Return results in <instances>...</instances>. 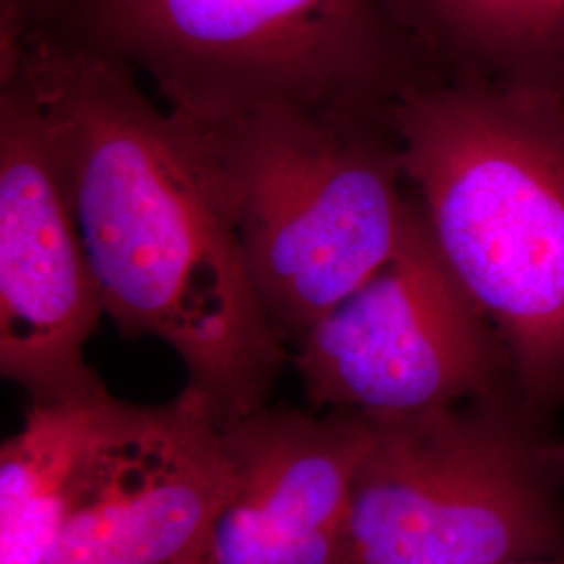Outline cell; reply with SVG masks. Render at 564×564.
<instances>
[{
    "label": "cell",
    "instance_id": "obj_5",
    "mask_svg": "<svg viewBox=\"0 0 564 564\" xmlns=\"http://www.w3.org/2000/svg\"><path fill=\"white\" fill-rule=\"evenodd\" d=\"M372 421L343 564L564 556V442L517 391Z\"/></svg>",
    "mask_w": 564,
    "mask_h": 564
},
{
    "label": "cell",
    "instance_id": "obj_10",
    "mask_svg": "<svg viewBox=\"0 0 564 564\" xmlns=\"http://www.w3.org/2000/svg\"><path fill=\"white\" fill-rule=\"evenodd\" d=\"M120 405L107 389L32 402L0 447V564H42Z\"/></svg>",
    "mask_w": 564,
    "mask_h": 564
},
{
    "label": "cell",
    "instance_id": "obj_11",
    "mask_svg": "<svg viewBox=\"0 0 564 564\" xmlns=\"http://www.w3.org/2000/svg\"><path fill=\"white\" fill-rule=\"evenodd\" d=\"M437 78L564 97V0H389Z\"/></svg>",
    "mask_w": 564,
    "mask_h": 564
},
{
    "label": "cell",
    "instance_id": "obj_6",
    "mask_svg": "<svg viewBox=\"0 0 564 564\" xmlns=\"http://www.w3.org/2000/svg\"><path fill=\"white\" fill-rule=\"evenodd\" d=\"M291 362L314 408L375 419L517 391L500 333L445 260L414 195L395 251L310 328Z\"/></svg>",
    "mask_w": 564,
    "mask_h": 564
},
{
    "label": "cell",
    "instance_id": "obj_3",
    "mask_svg": "<svg viewBox=\"0 0 564 564\" xmlns=\"http://www.w3.org/2000/svg\"><path fill=\"white\" fill-rule=\"evenodd\" d=\"M41 32L141 72L199 121L284 107L387 116L433 76L389 0H59Z\"/></svg>",
    "mask_w": 564,
    "mask_h": 564
},
{
    "label": "cell",
    "instance_id": "obj_2",
    "mask_svg": "<svg viewBox=\"0 0 564 564\" xmlns=\"http://www.w3.org/2000/svg\"><path fill=\"white\" fill-rule=\"evenodd\" d=\"M445 260L500 333L517 391L564 402V97L431 76L387 111Z\"/></svg>",
    "mask_w": 564,
    "mask_h": 564
},
{
    "label": "cell",
    "instance_id": "obj_12",
    "mask_svg": "<svg viewBox=\"0 0 564 564\" xmlns=\"http://www.w3.org/2000/svg\"><path fill=\"white\" fill-rule=\"evenodd\" d=\"M59 0H0V72L13 67L21 48L44 30Z\"/></svg>",
    "mask_w": 564,
    "mask_h": 564
},
{
    "label": "cell",
    "instance_id": "obj_4",
    "mask_svg": "<svg viewBox=\"0 0 564 564\" xmlns=\"http://www.w3.org/2000/svg\"><path fill=\"white\" fill-rule=\"evenodd\" d=\"M176 116L270 321L297 345L402 237L412 195L387 116L291 107L220 121Z\"/></svg>",
    "mask_w": 564,
    "mask_h": 564
},
{
    "label": "cell",
    "instance_id": "obj_7",
    "mask_svg": "<svg viewBox=\"0 0 564 564\" xmlns=\"http://www.w3.org/2000/svg\"><path fill=\"white\" fill-rule=\"evenodd\" d=\"M105 314L101 289L36 105L0 82V372L32 402L105 384L84 347Z\"/></svg>",
    "mask_w": 564,
    "mask_h": 564
},
{
    "label": "cell",
    "instance_id": "obj_13",
    "mask_svg": "<svg viewBox=\"0 0 564 564\" xmlns=\"http://www.w3.org/2000/svg\"><path fill=\"white\" fill-rule=\"evenodd\" d=\"M502 564H564V556H558V558H538V561H517V563Z\"/></svg>",
    "mask_w": 564,
    "mask_h": 564
},
{
    "label": "cell",
    "instance_id": "obj_8",
    "mask_svg": "<svg viewBox=\"0 0 564 564\" xmlns=\"http://www.w3.org/2000/svg\"><path fill=\"white\" fill-rule=\"evenodd\" d=\"M235 481L223 419L197 391L121 402L42 564H202Z\"/></svg>",
    "mask_w": 564,
    "mask_h": 564
},
{
    "label": "cell",
    "instance_id": "obj_14",
    "mask_svg": "<svg viewBox=\"0 0 564 564\" xmlns=\"http://www.w3.org/2000/svg\"><path fill=\"white\" fill-rule=\"evenodd\" d=\"M563 452H564V445H563Z\"/></svg>",
    "mask_w": 564,
    "mask_h": 564
},
{
    "label": "cell",
    "instance_id": "obj_1",
    "mask_svg": "<svg viewBox=\"0 0 564 564\" xmlns=\"http://www.w3.org/2000/svg\"><path fill=\"white\" fill-rule=\"evenodd\" d=\"M7 80L36 105L105 314L167 345L223 423L263 408L291 356L186 123L132 67L53 32L25 42Z\"/></svg>",
    "mask_w": 564,
    "mask_h": 564
},
{
    "label": "cell",
    "instance_id": "obj_9",
    "mask_svg": "<svg viewBox=\"0 0 564 564\" xmlns=\"http://www.w3.org/2000/svg\"><path fill=\"white\" fill-rule=\"evenodd\" d=\"M235 489L202 564H343L351 489L375 421L268 408L224 423Z\"/></svg>",
    "mask_w": 564,
    "mask_h": 564
}]
</instances>
